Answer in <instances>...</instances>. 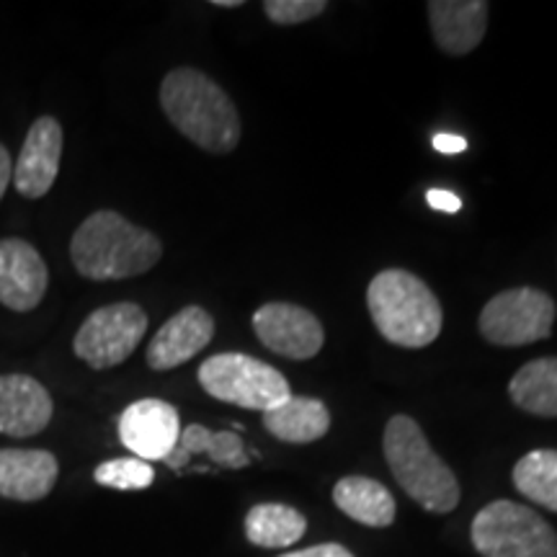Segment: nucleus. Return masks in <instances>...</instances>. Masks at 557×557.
I'll use <instances>...</instances> for the list:
<instances>
[{
    "label": "nucleus",
    "mask_w": 557,
    "mask_h": 557,
    "mask_svg": "<svg viewBox=\"0 0 557 557\" xmlns=\"http://www.w3.org/2000/svg\"><path fill=\"white\" fill-rule=\"evenodd\" d=\"M214 5H220V9H238L243 3L240 0H214Z\"/></svg>",
    "instance_id": "obj_29"
},
{
    "label": "nucleus",
    "mask_w": 557,
    "mask_h": 557,
    "mask_svg": "<svg viewBox=\"0 0 557 557\" xmlns=\"http://www.w3.org/2000/svg\"><path fill=\"white\" fill-rule=\"evenodd\" d=\"M60 465L45 449H0V496L11 500H41L58 483Z\"/></svg>",
    "instance_id": "obj_16"
},
{
    "label": "nucleus",
    "mask_w": 557,
    "mask_h": 557,
    "mask_svg": "<svg viewBox=\"0 0 557 557\" xmlns=\"http://www.w3.org/2000/svg\"><path fill=\"white\" fill-rule=\"evenodd\" d=\"M472 545L483 557H557L555 529L534 508L493 500L472 519Z\"/></svg>",
    "instance_id": "obj_5"
},
{
    "label": "nucleus",
    "mask_w": 557,
    "mask_h": 557,
    "mask_svg": "<svg viewBox=\"0 0 557 557\" xmlns=\"http://www.w3.org/2000/svg\"><path fill=\"white\" fill-rule=\"evenodd\" d=\"M253 331L269 351L295 361L315 357L325 341L320 320L292 302H269L256 310Z\"/></svg>",
    "instance_id": "obj_9"
},
{
    "label": "nucleus",
    "mask_w": 557,
    "mask_h": 557,
    "mask_svg": "<svg viewBox=\"0 0 557 557\" xmlns=\"http://www.w3.org/2000/svg\"><path fill=\"white\" fill-rule=\"evenodd\" d=\"M278 557H354L344 545H336V542H329V545H315L295 549V553H284Z\"/></svg>",
    "instance_id": "obj_25"
},
{
    "label": "nucleus",
    "mask_w": 557,
    "mask_h": 557,
    "mask_svg": "<svg viewBox=\"0 0 557 557\" xmlns=\"http://www.w3.org/2000/svg\"><path fill=\"white\" fill-rule=\"evenodd\" d=\"M212 336V315L199 305H189V308L178 310L171 320H165L163 329L150 341L148 364L156 372H169V369L181 367L184 361L197 357L199 351H205Z\"/></svg>",
    "instance_id": "obj_13"
},
{
    "label": "nucleus",
    "mask_w": 557,
    "mask_h": 557,
    "mask_svg": "<svg viewBox=\"0 0 557 557\" xmlns=\"http://www.w3.org/2000/svg\"><path fill=\"white\" fill-rule=\"evenodd\" d=\"M197 455H207L214 465L230 470H243L250 462L248 451L243 447V438L238 434H233V431H209L199 426V423L181 429L176 449L171 451V457L165 462H169V468L181 470Z\"/></svg>",
    "instance_id": "obj_18"
},
{
    "label": "nucleus",
    "mask_w": 557,
    "mask_h": 557,
    "mask_svg": "<svg viewBox=\"0 0 557 557\" xmlns=\"http://www.w3.org/2000/svg\"><path fill=\"white\" fill-rule=\"evenodd\" d=\"M434 148L444 156H457V152L468 150V143L459 135H451V132H438L434 137Z\"/></svg>",
    "instance_id": "obj_27"
},
{
    "label": "nucleus",
    "mask_w": 557,
    "mask_h": 557,
    "mask_svg": "<svg viewBox=\"0 0 557 557\" xmlns=\"http://www.w3.org/2000/svg\"><path fill=\"white\" fill-rule=\"evenodd\" d=\"M62 158V127L54 116H39L32 124L13 163V186L21 197L41 199L52 189Z\"/></svg>",
    "instance_id": "obj_11"
},
{
    "label": "nucleus",
    "mask_w": 557,
    "mask_h": 557,
    "mask_svg": "<svg viewBox=\"0 0 557 557\" xmlns=\"http://www.w3.org/2000/svg\"><path fill=\"white\" fill-rule=\"evenodd\" d=\"M367 305L377 331L395 346L423 348L442 333V305L429 284L410 271H380L369 282Z\"/></svg>",
    "instance_id": "obj_3"
},
{
    "label": "nucleus",
    "mask_w": 557,
    "mask_h": 557,
    "mask_svg": "<svg viewBox=\"0 0 557 557\" xmlns=\"http://www.w3.org/2000/svg\"><path fill=\"white\" fill-rule=\"evenodd\" d=\"M333 500L348 519L364 527H389L395 521V498L385 485L364 475H348L333 487Z\"/></svg>",
    "instance_id": "obj_19"
},
{
    "label": "nucleus",
    "mask_w": 557,
    "mask_h": 557,
    "mask_svg": "<svg viewBox=\"0 0 557 557\" xmlns=\"http://www.w3.org/2000/svg\"><path fill=\"white\" fill-rule=\"evenodd\" d=\"M163 256V243L156 233L132 225L127 218L101 209L75 230L70 240V259L83 278L111 282L150 271Z\"/></svg>",
    "instance_id": "obj_2"
},
{
    "label": "nucleus",
    "mask_w": 557,
    "mask_h": 557,
    "mask_svg": "<svg viewBox=\"0 0 557 557\" xmlns=\"http://www.w3.org/2000/svg\"><path fill=\"white\" fill-rule=\"evenodd\" d=\"M160 107L186 139L212 156L233 152L240 143V116L230 96L194 67L171 70L160 86Z\"/></svg>",
    "instance_id": "obj_1"
},
{
    "label": "nucleus",
    "mask_w": 557,
    "mask_h": 557,
    "mask_svg": "<svg viewBox=\"0 0 557 557\" xmlns=\"http://www.w3.org/2000/svg\"><path fill=\"white\" fill-rule=\"evenodd\" d=\"M52 398L29 374L0 377V434L13 438L37 436L52 421Z\"/></svg>",
    "instance_id": "obj_14"
},
{
    "label": "nucleus",
    "mask_w": 557,
    "mask_h": 557,
    "mask_svg": "<svg viewBox=\"0 0 557 557\" xmlns=\"http://www.w3.org/2000/svg\"><path fill=\"white\" fill-rule=\"evenodd\" d=\"M329 9L325 0H267L263 11H267L269 21L282 26H295L302 21H310Z\"/></svg>",
    "instance_id": "obj_24"
},
{
    "label": "nucleus",
    "mask_w": 557,
    "mask_h": 557,
    "mask_svg": "<svg viewBox=\"0 0 557 557\" xmlns=\"http://www.w3.org/2000/svg\"><path fill=\"white\" fill-rule=\"evenodd\" d=\"M11 176H13V160L9 156V150H5L3 145H0V199H3L5 189H9Z\"/></svg>",
    "instance_id": "obj_28"
},
{
    "label": "nucleus",
    "mask_w": 557,
    "mask_h": 557,
    "mask_svg": "<svg viewBox=\"0 0 557 557\" xmlns=\"http://www.w3.org/2000/svg\"><path fill=\"white\" fill-rule=\"evenodd\" d=\"M385 459L398 485L429 513H449L459 504L455 472L431 449L426 434L410 416H393L385 426Z\"/></svg>",
    "instance_id": "obj_4"
},
{
    "label": "nucleus",
    "mask_w": 557,
    "mask_h": 557,
    "mask_svg": "<svg viewBox=\"0 0 557 557\" xmlns=\"http://www.w3.org/2000/svg\"><path fill=\"white\" fill-rule=\"evenodd\" d=\"M94 480L103 487H114V491H145L156 480V470L137 457L109 459L96 468Z\"/></svg>",
    "instance_id": "obj_23"
},
{
    "label": "nucleus",
    "mask_w": 557,
    "mask_h": 557,
    "mask_svg": "<svg viewBox=\"0 0 557 557\" xmlns=\"http://www.w3.org/2000/svg\"><path fill=\"white\" fill-rule=\"evenodd\" d=\"M426 201L434 209H438V212H459L462 209V199L447 189H431L426 194Z\"/></svg>",
    "instance_id": "obj_26"
},
{
    "label": "nucleus",
    "mask_w": 557,
    "mask_h": 557,
    "mask_svg": "<svg viewBox=\"0 0 557 557\" xmlns=\"http://www.w3.org/2000/svg\"><path fill=\"white\" fill-rule=\"evenodd\" d=\"M181 436L178 410L165 400L145 398L132 403L120 418V438L143 462L169 459Z\"/></svg>",
    "instance_id": "obj_10"
},
{
    "label": "nucleus",
    "mask_w": 557,
    "mask_h": 557,
    "mask_svg": "<svg viewBox=\"0 0 557 557\" xmlns=\"http://www.w3.org/2000/svg\"><path fill=\"white\" fill-rule=\"evenodd\" d=\"M263 429L278 442L310 444L329 434L331 413L315 398H297L289 395L282 406L263 413Z\"/></svg>",
    "instance_id": "obj_17"
},
{
    "label": "nucleus",
    "mask_w": 557,
    "mask_h": 557,
    "mask_svg": "<svg viewBox=\"0 0 557 557\" xmlns=\"http://www.w3.org/2000/svg\"><path fill=\"white\" fill-rule=\"evenodd\" d=\"M50 284V271L32 243L0 240V305L29 312L37 308Z\"/></svg>",
    "instance_id": "obj_12"
},
{
    "label": "nucleus",
    "mask_w": 557,
    "mask_h": 557,
    "mask_svg": "<svg viewBox=\"0 0 557 557\" xmlns=\"http://www.w3.org/2000/svg\"><path fill=\"white\" fill-rule=\"evenodd\" d=\"M553 323V297L534 287H517L500 292L485 305L478 329L493 346H527L549 338Z\"/></svg>",
    "instance_id": "obj_7"
},
{
    "label": "nucleus",
    "mask_w": 557,
    "mask_h": 557,
    "mask_svg": "<svg viewBox=\"0 0 557 557\" xmlns=\"http://www.w3.org/2000/svg\"><path fill=\"white\" fill-rule=\"evenodd\" d=\"M513 485L532 504L557 513V449H534L513 468Z\"/></svg>",
    "instance_id": "obj_22"
},
{
    "label": "nucleus",
    "mask_w": 557,
    "mask_h": 557,
    "mask_svg": "<svg viewBox=\"0 0 557 557\" xmlns=\"http://www.w3.org/2000/svg\"><path fill=\"white\" fill-rule=\"evenodd\" d=\"M513 406L532 416L557 418V357L529 361L508 382Z\"/></svg>",
    "instance_id": "obj_20"
},
{
    "label": "nucleus",
    "mask_w": 557,
    "mask_h": 557,
    "mask_svg": "<svg viewBox=\"0 0 557 557\" xmlns=\"http://www.w3.org/2000/svg\"><path fill=\"white\" fill-rule=\"evenodd\" d=\"M308 519L297 508L284 504H259L246 517V537L250 545L263 549H282L297 545L305 537Z\"/></svg>",
    "instance_id": "obj_21"
},
{
    "label": "nucleus",
    "mask_w": 557,
    "mask_h": 557,
    "mask_svg": "<svg viewBox=\"0 0 557 557\" xmlns=\"http://www.w3.org/2000/svg\"><path fill=\"white\" fill-rule=\"evenodd\" d=\"M207 395L248 410H274L289 398V382L278 369L248 354H214L199 367Z\"/></svg>",
    "instance_id": "obj_6"
},
{
    "label": "nucleus",
    "mask_w": 557,
    "mask_h": 557,
    "mask_svg": "<svg viewBox=\"0 0 557 557\" xmlns=\"http://www.w3.org/2000/svg\"><path fill=\"white\" fill-rule=\"evenodd\" d=\"M429 21L436 45L451 58H465L485 37L487 3L485 0H431Z\"/></svg>",
    "instance_id": "obj_15"
},
{
    "label": "nucleus",
    "mask_w": 557,
    "mask_h": 557,
    "mask_svg": "<svg viewBox=\"0 0 557 557\" xmlns=\"http://www.w3.org/2000/svg\"><path fill=\"white\" fill-rule=\"evenodd\" d=\"M148 331V315L135 302L99 308L83 320L75 333V357L90 369H109L132 357Z\"/></svg>",
    "instance_id": "obj_8"
}]
</instances>
